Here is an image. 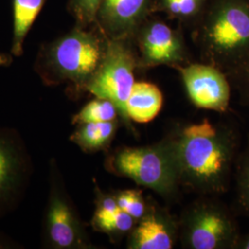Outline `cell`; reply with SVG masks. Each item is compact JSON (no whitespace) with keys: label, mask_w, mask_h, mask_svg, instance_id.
I'll return each instance as SVG.
<instances>
[{"label":"cell","mask_w":249,"mask_h":249,"mask_svg":"<svg viewBox=\"0 0 249 249\" xmlns=\"http://www.w3.org/2000/svg\"><path fill=\"white\" fill-rule=\"evenodd\" d=\"M181 185L201 194L220 195L230 187L240 153V134L209 119L173 133Z\"/></svg>","instance_id":"obj_1"},{"label":"cell","mask_w":249,"mask_h":249,"mask_svg":"<svg viewBox=\"0 0 249 249\" xmlns=\"http://www.w3.org/2000/svg\"><path fill=\"white\" fill-rule=\"evenodd\" d=\"M107 45L108 38L101 31L77 26L41 47L35 70L45 85L70 83L75 90L84 91L104 61Z\"/></svg>","instance_id":"obj_2"},{"label":"cell","mask_w":249,"mask_h":249,"mask_svg":"<svg viewBox=\"0 0 249 249\" xmlns=\"http://www.w3.org/2000/svg\"><path fill=\"white\" fill-rule=\"evenodd\" d=\"M105 167L164 197L176 196L181 186L173 134L151 145L117 148L107 155Z\"/></svg>","instance_id":"obj_3"},{"label":"cell","mask_w":249,"mask_h":249,"mask_svg":"<svg viewBox=\"0 0 249 249\" xmlns=\"http://www.w3.org/2000/svg\"><path fill=\"white\" fill-rule=\"evenodd\" d=\"M201 44L211 64L231 74L249 55V3L218 0L201 34Z\"/></svg>","instance_id":"obj_4"},{"label":"cell","mask_w":249,"mask_h":249,"mask_svg":"<svg viewBox=\"0 0 249 249\" xmlns=\"http://www.w3.org/2000/svg\"><path fill=\"white\" fill-rule=\"evenodd\" d=\"M178 225L185 249H234L241 234L230 209L213 198H201L187 207Z\"/></svg>","instance_id":"obj_5"},{"label":"cell","mask_w":249,"mask_h":249,"mask_svg":"<svg viewBox=\"0 0 249 249\" xmlns=\"http://www.w3.org/2000/svg\"><path fill=\"white\" fill-rule=\"evenodd\" d=\"M49 191L43 222V247L50 249H95L69 195L54 158L49 162Z\"/></svg>","instance_id":"obj_6"},{"label":"cell","mask_w":249,"mask_h":249,"mask_svg":"<svg viewBox=\"0 0 249 249\" xmlns=\"http://www.w3.org/2000/svg\"><path fill=\"white\" fill-rule=\"evenodd\" d=\"M137 67L139 60L126 40L108 39L104 61L84 89L95 97L113 102L118 109L120 121L129 129H132V124L125 106L136 82L134 71Z\"/></svg>","instance_id":"obj_7"},{"label":"cell","mask_w":249,"mask_h":249,"mask_svg":"<svg viewBox=\"0 0 249 249\" xmlns=\"http://www.w3.org/2000/svg\"><path fill=\"white\" fill-rule=\"evenodd\" d=\"M33 172V160L21 135L14 128L0 127V218L21 203Z\"/></svg>","instance_id":"obj_8"},{"label":"cell","mask_w":249,"mask_h":249,"mask_svg":"<svg viewBox=\"0 0 249 249\" xmlns=\"http://www.w3.org/2000/svg\"><path fill=\"white\" fill-rule=\"evenodd\" d=\"M177 69L194 106L220 113L228 110L231 88L223 71L212 64H190Z\"/></svg>","instance_id":"obj_9"},{"label":"cell","mask_w":249,"mask_h":249,"mask_svg":"<svg viewBox=\"0 0 249 249\" xmlns=\"http://www.w3.org/2000/svg\"><path fill=\"white\" fill-rule=\"evenodd\" d=\"M139 67L168 65L177 68L185 62L186 49L181 36L161 21H152L140 30Z\"/></svg>","instance_id":"obj_10"},{"label":"cell","mask_w":249,"mask_h":249,"mask_svg":"<svg viewBox=\"0 0 249 249\" xmlns=\"http://www.w3.org/2000/svg\"><path fill=\"white\" fill-rule=\"evenodd\" d=\"M179 236V225L159 205L148 202L142 217L127 234L129 249H171Z\"/></svg>","instance_id":"obj_11"},{"label":"cell","mask_w":249,"mask_h":249,"mask_svg":"<svg viewBox=\"0 0 249 249\" xmlns=\"http://www.w3.org/2000/svg\"><path fill=\"white\" fill-rule=\"evenodd\" d=\"M151 0H103L96 24L108 39L126 40L137 32Z\"/></svg>","instance_id":"obj_12"},{"label":"cell","mask_w":249,"mask_h":249,"mask_svg":"<svg viewBox=\"0 0 249 249\" xmlns=\"http://www.w3.org/2000/svg\"><path fill=\"white\" fill-rule=\"evenodd\" d=\"M160 89L150 82H135L126 101V114L131 121L149 123L160 113L162 107Z\"/></svg>","instance_id":"obj_13"},{"label":"cell","mask_w":249,"mask_h":249,"mask_svg":"<svg viewBox=\"0 0 249 249\" xmlns=\"http://www.w3.org/2000/svg\"><path fill=\"white\" fill-rule=\"evenodd\" d=\"M118 120L77 124L70 140L86 153L107 151L116 136L119 125Z\"/></svg>","instance_id":"obj_14"},{"label":"cell","mask_w":249,"mask_h":249,"mask_svg":"<svg viewBox=\"0 0 249 249\" xmlns=\"http://www.w3.org/2000/svg\"><path fill=\"white\" fill-rule=\"evenodd\" d=\"M45 0H14L13 1V37L10 53L20 56L23 53V45L26 36Z\"/></svg>","instance_id":"obj_15"},{"label":"cell","mask_w":249,"mask_h":249,"mask_svg":"<svg viewBox=\"0 0 249 249\" xmlns=\"http://www.w3.org/2000/svg\"><path fill=\"white\" fill-rule=\"evenodd\" d=\"M137 221L121 209L115 212L95 210L90 225L95 231L106 233L114 243L127 236Z\"/></svg>","instance_id":"obj_16"},{"label":"cell","mask_w":249,"mask_h":249,"mask_svg":"<svg viewBox=\"0 0 249 249\" xmlns=\"http://www.w3.org/2000/svg\"><path fill=\"white\" fill-rule=\"evenodd\" d=\"M118 109L113 102L95 97L72 116L71 123L77 125L89 122H109L118 119Z\"/></svg>","instance_id":"obj_17"},{"label":"cell","mask_w":249,"mask_h":249,"mask_svg":"<svg viewBox=\"0 0 249 249\" xmlns=\"http://www.w3.org/2000/svg\"><path fill=\"white\" fill-rule=\"evenodd\" d=\"M234 178L236 181L237 204L241 212L249 217V140L236 160Z\"/></svg>","instance_id":"obj_18"},{"label":"cell","mask_w":249,"mask_h":249,"mask_svg":"<svg viewBox=\"0 0 249 249\" xmlns=\"http://www.w3.org/2000/svg\"><path fill=\"white\" fill-rule=\"evenodd\" d=\"M119 208L136 221H139L146 213L148 202L144 199L142 192L138 189L119 190L114 193Z\"/></svg>","instance_id":"obj_19"},{"label":"cell","mask_w":249,"mask_h":249,"mask_svg":"<svg viewBox=\"0 0 249 249\" xmlns=\"http://www.w3.org/2000/svg\"><path fill=\"white\" fill-rule=\"evenodd\" d=\"M103 0H70L69 10L77 22V26L87 28L96 24Z\"/></svg>","instance_id":"obj_20"},{"label":"cell","mask_w":249,"mask_h":249,"mask_svg":"<svg viewBox=\"0 0 249 249\" xmlns=\"http://www.w3.org/2000/svg\"><path fill=\"white\" fill-rule=\"evenodd\" d=\"M205 0H160L161 9L171 15L188 18L196 14Z\"/></svg>","instance_id":"obj_21"},{"label":"cell","mask_w":249,"mask_h":249,"mask_svg":"<svg viewBox=\"0 0 249 249\" xmlns=\"http://www.w3.org/2000/svg\"><path fill=\"white\" fill-rule=\"evenodd\" d=\"M240 94L241 103L249 107V55L238 69L230 74Z\"/></svg>","instance_id":"obj_22"},{"label":"cell","mask_w":249,"mask_h":249,"mask_svg":"<svg viewBox=\"0 0 249 249\" xmlns=\"http://www.w3.org/2000/svg\"><path fill=\"white\" fill-rule=\"evenodd\" d=\"M22 249V246L17 241L12 239L7 234L0 231V249Z\"/></svg>","instance_id":"obj_23"},{"label":"cell","mask_w":249,"mask_h":249,"mask_svg":"<svg viewBox=\"0 0 249 249\" xmlns=\"http://www.w3.org/2000/svg\"><path fill=\"white\" fill-rule=\"evenodd\" d=\"M234 249H249V232L246 234H240Z\"/></svg>","instance_id":"obj_24"},{"label":"cell","mask_w":249,"mask_h":249,"mask_svg":"<svg viewBox=\"0 0 249 249\" xmlns=\"http://www.w3.org/2000/svg\"><path fill=\"white\" fill-rule=\"evenodd\" d=\"M13 62V55L11 53H0V68L9 67Z\"/></svg>","instance_id":"obj_25"}]
</instances>
